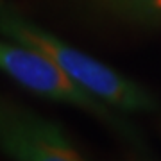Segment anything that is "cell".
Listing matches in <instances>:
<instances>
[{
    "instance_id": "6da1fadb",
    "label": "cell",
    "mask_w": 161,
    "mask_h": 161,
    "mask_svg": "<svg viewBox=\"0 0 161 161\" xmlns=\"http://www.w3.org/2000/svg\"><path fill=\"white\" fill-rule=\"evenodd\" d=\"M0 34L40 52L70 79L118 111L152 109V98L127 77L0 4Z\"/></svg>"
},
{
    "instance_id": "7a4b0ae2",
    "label": "cell",
    "mask_w": 161,
    "mask_h": 161,
    "mask_svg": "<svg viewBox=\"0 0 161 161\" xmlns=\"http://www.w3.org/2000/svg\"><path fill=\"white\" fill-rule=\"evenodd\" d=\"M0 72L38 97L74 106L125 131V124L118 120L113 108L98 100L52 61L29 47L0 40Z\"/></svg>"
},
{
    "instance_id": "3957f363",
    "label": "cell",
    "mask_w": 161,
    "mask_h": 161,
    "mask_svg": "<svg viewBox=\"0 0 161 161\" xmlns=\"http://www.w3.org/2000/svg\"><path fill=\"white\" fill-rule=\"evenodd\" d=\"M0 149L14 161H84L54 122L0 97Z\"/></svg>"
},
{
    "instance_id": "277c9868",
    "label": "cell",
    "mask_w": 161,
    "mask_h": 161,
    "mask_svg": "<svg viewBox=\"0 0 161 161\" xmlns=\"http://www.w3.org/2000/svg\"><path fill=\"white\" fill-rule=\"evenodd\" d=\"M152 4H154V6H156V7H158V9L161 11V0H152Z\"/></svg>"
}]
</instances>
